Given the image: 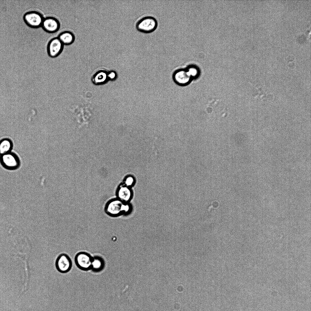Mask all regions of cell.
I'll list each match as a JSON object with an SVG mask.
<instances>
[{
  "instance_id": "6da1fadb",
  "label": "cell",
  "mask_w": 311,
  "mask_h": 311,
  "mask_svg": "<svg viewBox=\"0 0 311 311\" xmlns=\"http://www.w3.org/2000/svg\"><path fill=\"white\" fill-rule=\"evenodd\" d=\"M130 210V206L127 203H125L117 198L111 199L108 201L104 208L105 213L109 216L116 217L123 214L128 213Z\"/></svg>"
},
{
  "instance_id": "7a4b0ae2",
  "label": "cell",
  "mask_w": 311,
  "mask_h": 311,
  "mask_svg": "<svg viewBox=\"0 0 311 311\" xmlns=\"http://www.w3.org/2000/svg\"><path fill=\"white\" fill-rule=\"evenodd\" d=\"M158 24L156 18L151 16H147L141 18L137 22L135 27L141 32L149 34L155 31L158 27Z\"/></svg>"
},
{
  "instance_id": "3957f363",
  "label": "cell",
  "mask_w": 311,
  "mask_h": 311,
  "mask_svg": "<svg viewBox=\"0 0 311 311\" xmlns=\"http://www.w3.org/2000/svg\"><path fill=\"white\" fill-rule=\"evenodd\" d=\"M0 162L3 167L9 170H15L21 166V161L18 155L11 152L0 155Z\"/></svg>"
},
{
  "instance_id": "277c9868",
  "label": "cell",
  "mask_w": 311,
  "mask_h": 311,
  "mask_svg": "<svg viewBox=\"0 0 311 311\" xmlns=\"http://www.w3.org/2000/svg\"><path fill=\"white\" fill-rule=\"evenodd\" d=\"M172 77L174 82L180 86L186 85L191 78H194L188 67L186 69H176L173 71Z\"/></svg>"
},
{
  "instance_id": "5b68a950",
  "label": "cell",
  "mask_w": 311,
  "mask_h": 311,
  "mask_svg": "<svg viewBox=\"0 0 311 311\" xmlns=\"http://www.w3.org/2000/svg\"><path fill=\"white\" fill-rule=\"evenodd\" d=\"M44 19L40 13L35 11L27 12L23 16V20L26 24L32 28L41 27Z\"/></svg>"
},
{
  "instance_id": "8992f818",
  "label": "cell",
  "mask_w": 311,
  "mask_h": 311,
  "mask_svg": "<svg viewBox=\"0 0 311 311\" xmlns=\"http://www.w3.org/2000/svg\"><path fill=\"white\" fill-rule=\"evenodd\" d=\"M93 257L88 253L84 252H79L76 255L74 261L77 267L84 271L91 269Z\"/></svg>"
},
{
  "instance_id": "52a82bcc",
  "label": "cell",
  "mask_w": 311,
  "mask_h": 311,
  "mask_svg": "<svg viewBox=\"0 0 311 311\" xmlns=\"http://www.w3.org/2000/svg\"><path fill=\"white\" fill-rule=\"evenodd\" d=\"M57 270L61 273H66L71 269L72 263L70 258L67 254H61L57 258L55 263Z\"/></svg>"
},
{
  "instance_id": "ba28073f",
  "label": "cell",
  "mask_w": 311,
  "mask_h": 311,
  "mask_svg": "<svg viewBox=\"0 0 311 311\" xmlns=\"http://www.w3.org/2000/svg\"><path fill=\"white\" fill-rule=\"evenodd\" d=\"M63 45L58 37L52 39L49 41L47 46V52L48 55L51 58L57 57L62 51Z\"/></svg>"
},
{
  "instance_id": "9c48e42d",
  "label": "cell",
  "mask_w": 311,
  "mask_h": 311,
  "mask_svg": "<svg viewBox=\"0 0 311 311\" xmlns=\"http://www.w3.org/2000/svg\"><path fill=\"white\" fill-rule=\"evenodd\" d=\"M59 20L53 17H47L44 18L41 27L47 32L54 33L57 31L60 28Z\"/></svg>"
},
{
  "instance_id": "30bf717a",
  "label": "cell",
  "mask_w": 311,
  "mask_h": 311,
  "mask_svg": "<svg viewBox=\"0 0 311 311\" xmlns=\"http://www.w3.org/2000/svg\"><path fill=\"white\" fill-rule=\"evenodd\" d=\"M116 196V198L122 202L127 203L131 198L132 193L128 187L121 186L117 190Z\"/></svg>"
},
{
  "instance_id": "8fae6325",
  "label": "cell",
  "mask_w": 311,
  "mask_h": 311,
  "mask_svg": "<svg viewBox=\"0 0 311 311\" xmlns=\"http://www.w3.org/2000/svg\"><path fill=\"white\" fill-rule=\"evenodd\" d=\"M105 265L103 258L99 256H95L93 257L91 270L94 272L98 273L103 270Z\"/></svg>"
},
{
  "instance_id": "7c38bea8",
  "label": "cell",
  "mask_w": 311,
  "mask_h": 311,
  "mask_svg": "<svg viewBox=\"0 0 311 311\" xmlns=\"http://www.w3.org/2000/svg\"><path fill=\"white\" fill-rule=\"evenodd\" d=\"M13 144L9 138H3L0 140V155L4 154L12 151Z\"/></svg>"
},
{
  "instance_id": "4fadbf2b",
  "label": "cell",
  "mask_w": 311,
  "mask_h": 311,
  "mask_svg": "<svg viewBox=\"0 0 311 311\" xmlns=\"http://www.w3.org/2000/svg\"><path fill=\"white\" fill-rule=\"evenodd\" d=\"M58 38L63 45H69L72 44L75 39L73 34L68 31L62 32L59 34Z\"/></svg>"
},
{
  "instance_id": "5bb4252c",
  "label": "cell",
  "mask_w": 311,
  "mask_h": 311,
  "mask_svg": "<svg viewBox=\"0 0 311 311\" xmlns=\"http://www.w3.org/2000/svg\"><path fill=\"white\" fill-rule=\"evenodd\" d=\"M134 182L133 179L132 177H129L127 178L125 180V186L128 187L130 186Z\"/></svg>"
}]
</instances>
